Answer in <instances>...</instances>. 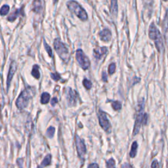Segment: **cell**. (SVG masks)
<instances>
[{"instance_id": "6da1fadb", "label": "cell", "mask_w": 168, "mask_h": 168, "mask_svg": "<svg viewBox=\"0 0 168 168\" xmlns=\"http://www.w3.org/2000/svg\"><path fill=\"white\" fill-rule=\"evenodd\" d=\"M35 95V89L33 87H28L26 89H24L23 91H22L21 93L18 97L17 101L16 102V105L19 109H24L26 108L29 103V101L31 98L34 96Z\"/></svg>"}, {"instance_id": "7a4b0ae2", "label": "cell", "mask_w": 168, "mask_h": 168, "mask_svg": "<svg viewBox=\"0 0 168 168\" xmlns=\"http://www.w3.org/2000/svg\"><path fill=\"white\" fill-rule=\"evenodd\" d=\"M54 49L60 58L62 59L65 62L68 63L70 60V54L69 51L68 50L67 47L66 45L61 42V40L58 38L54 40Z\"/></svg>"}, {"instance_id": "3957f363", "label": "cell", "mask_w": 168, "mask_h": 168, "mask_svg": "<svg viewBox=\"0 0 168 168\" xmlns=\"http://www.w3.org/2000/svg\"><path fill=\"white\" fill-rule=\"evenodd\" d=\"M67 7L72 13H74L79 19L83 21L87 20V14L86 11L81 7L78 2L75 1H70L67 3Z\"/></svg>"}, {"instance_id": "277c9868", "label": "cell", "mask_w": 168, "mask_h": 168, "mask_svg": "<svg viewBox=\"0 0 168 168\" xmlns=\"http://www.w3.org/2000/svg\"><path fill=\"white\" fill-rule=\"evenodd\" d=\"M144 109V103L143 101H142V103L139 104V111L136 118V121L135 124V128L133 129V135H136L138 133L142 124L146 125L147 123V120H148V116L146 114H143Z\"/></svg>"}, {"instance_id": "5b68a950", "label": "cell", "mask_w": 168, "mask_h": 168, "mask_svg": "<svg viewBox=\"0 0 168 168\" xmlns=\"http://www.w3.org/2000/svg\"><path fill=\"white\" fill-rule=\"evenodd\" d=\"M149 38L155 42L156 48L159 51H162L163 48V40L162 36L158 29L154 23H152L149 28Z\"/></svg>"}, {"instance_id": "8992f818", "label": "cell", "mask_w": 168, "mask_h": 168, "mask_svg": "<svg viewBox=\"0 0 168 168\" xmlns=\"http://www.w3.org/2000/svg\"><path fill=\"white\" fill-rule=\"evenodd\" d=\"M76 57L79 66H80L83 70H87L89 69L90 66V61L89 60V58H87V56H86L85 55V54L83 53L82 50H77L76 53Z\"/></svg>"}, {"instance_id": "52a82bcc", "label": "cell", "mask_w": 168, "mask_h": 168, "mask_svg": "<svg viewBox=\"0 0 168 168\" xmlns=\"http://www.w3.org/2000/svg\"><path fill=\"white\" fill-rule=\"evenodd\" d=\"M75 140H76V149H77V152H78L79 157L80 158L81 160H83L84 156H85L86 154L85 145V144H84L83 140L81 139V138L79 137L78 135H76Z\"/></svg>"}, {"instance_id": "ba28073f", "label": "cell", "mask_w": 168, "mask_h": 168, "mask_svg": "<svg viewBox=\"0 0 168 168\" xmlns=\"http://www.w3.org/2000/svg\"><path fill=\"white\" fill-rule=\"evenodd\" d=\"M99 124L101 125V128H103L106 132H110V124L109 120L107 118V116L103 112H100L99 114Z\"/></svg>"}, {"instance_id": "9c48e42d", "label": "cell", "mask_w": 168, "mask_h": 168, "mask_svg": "<svg viewBox=\"0 0 168 168\" xmlns=\"http://www.w3.org/2000/svg\"><path fill=\"white\" fill-rule=\"evenodd\" d=\"M77 94L76 92L74 91L73 90L70 88H68L67 91V99L69 103V105L74 106L76 103V99H77Z\"/></svg>"}, {"instance_id": "30bf717a", "label": "cell", "mask_w": 168, "mask_h": 168, "mask_svg": "<svg viewBox=\"0 0 168 168\" xmlns=\"http://www.w3.org/2000/svg\"><path fill=\"white\" fill-rule=\"evenodd\" d=\"M16 70H17V64L15 61H13L11 63L10 65V69L9 71L8 76H7V90L10 86L11 81L12 80V78L13 76H14V74L15 73Z\"/></svg>"}, {"instance_id": "8fae6325", "label": "cell", "mask_w": 168, "mask_h": 168, "mask_svg": "<svg viewBox=\"0 0 168 168\" xmlns=\"http://www.w3.org/2000/svg\"><path fill=\"white\" fill-rule=\"evenodd\" d=\"M99 36L101 40H103V42H109L112 38V34L108 29H104L99 33Z\"/></svg>"}, {"instance_id": "7c38bea8", "label": "cell", "mask_w": 168, "mask_h": 168, "mask_svg": "<svg viewBox=\"0 0 168 168\" xmlns=\"http://www.w3.org/2000/svg\"><path fill=\"white\" fill-rule=\"evenodd\" d=\"M107 51L108 49L106 47H101V48L100 49L97 48L94 50V56H95V58H97V59H101L102 56H103V54H106Z\"/></svg>"}, {"instance_id": "4fadbf2b", "label": "cell", "mask_w": 168, "mask_h": 168, "mask_svg": "<svg viewBox=\"0 0 168 168\" xmlns=\"http://www.w3.org/2000/svg\"><path fill=\"white\" fill-rule=\"evenodd\" d=\"M110 11L112 15H116L118 13V0H111Z\"/></svg>"}, {"instance_id": "5bb4252c", "label": "cell", "mask_w": 168, "mask_h": 168, "mask_svg": "<svg viewBox=\"0 0 168 168\" xmlns=\"http://www.w3.org/2000/svg\"><path fill=\"white\" fill-rule=\"evenodd\" d=\"M21 11H22V9H20L16 10L15 12H13V13H11V14L8 17V20H9V21H11V22L14 21V20L16 19H17V17H18V15H20V14H21Z\"/></svg>"}, {"instance_id": "9a60e30c", "label": "cell", "mask_w": 168, "mask_h": 168, "mask_svg": "<svg viewBox=\"0 0 168 168\" xmlns=\"http://www.w3.org/2000/svg\"><path fill=\"white\" fill-rule=\"evenodd\" d=\"M137 147L138 144L137 142L135 141L132 144V146H131V149L130 151V154H129V156H130L131 158H135L136 154H137Z\"/></svg>"}, {"instance_id": "2e32d148", "label": "cell", "mask_w": 168, "mask_h": 168, "mask_svg": "<svg viewBox=\"0 0 168 168\" xmlns=\"http://www.w3.org/2000/svg\"><path fill=\"white\" fill-rule=\"evenodd\" d=\"M51 156L50 155V154H48V155L45 156V158H44V160H43L42 163H41V165L40 167H44L47 166V165H49L50 164V163H51Z\"/></svg>"}, {"instance_id": "e0dca14e", "label": "cell", "mask_w": 168, "mask_h": 168, "mask_svg": "<svg viewBox=\"0 0 168 168\" xmlns=\"http://www.w3.org/2000/svg\"><path fill=\"white\" fill-rule=\"evenodd\" d=\"M32 75L36 79H39L40 77V72H39V67L38 65H34L33 67L32 71Z\"/></svg>"}, {"instance_id": "ac0fdd59", "label": "cell", "mask_w": 168, "mask_h": 168, "mask_svg": "<svg viewBox=\"0 0 168 168\" xmlns=\"http://www.w3.org/2000/svg\"><path fill=\"white\" fill-rule=\"evenodd\" d=\"M50 100V95L47 93H44L41 96V103L47 104Z\"/></svg>"}, {"instance_id": "d6986e66", "label": "cell", "mask_w": 168, "mask_h": 168, "mask_svg": "<svg viewBox=\"0 0 168 168\" xmlns=\"http://www.w3.org/2000/svg\"><path fill=\"white\" fill-rule=\"evenodd\" d=\"M33 10L36 12H39L42 8V3L40 0H34L33 2Z\"/></svg>"}, {"instance_id": "ffe728a7", "label": "cell", "mask_w": 168, "mask_h": 168, "mask_svg": "<svg viewBox=\"0 0 168 168\" xmlns=\"http://www.w3.org/2000/svg\"><path fill=\"white\" fill-rule=\"evenodd\" d=\"M9 11V6L7 5H3L0 9V15L2 16H4L7 14Z\"/></svg>"}, {"instance_id": "44dd1931", "label": "cell", "mask_w": 168, "mask_h": 168, "mask_svg": "<svg viewBox=\"0 0 168 168\" xmlns=\"http://www.w3.org/2000/svg\"><path fill=\"white\" fill-rule=\"evenodd\" d=\"M112 108L114 109L115 110H120L122 108V104L119 101H114L112 103Z\"/></svg>"}, {"instance_id": "7402d4cb", "label": "cell", "mask_w": 168, "mask_h": 168, "mask_svg": "<svg viewBox=\"0 0 168 168\" xmlns=\"http://www.w3.org/2000/svg\"><path fill=\"white\" fill-rule=\"evenodd\" d=\"M54 131H55V129H54L53 127H49L47 131V137H48L49 138L53 137V135H54Z\"/></svg>"}, {"instance_id": "603a6c76", "label": "cell", "mask_w": 168, "mask_h": 168, "mask_svg": "<svg viewBox=\"0 0 168 168\" xmlns=\"http://www.w3.org/2000/svg\"><path fill=\"white\" fill-rule=\"evenodd\" d=\"M83 84L84 87H85L87 89H90L92 87L91 82L89 80H88V79H83Z\"/></svg>"}, {"instance_id": "cb8c5ba5", "label": "cell", "mask_w": 168, "mask_h": 168, "mask_svg": "<svg viewBox=\"0 0 168 168\" xmlns=\"http://www.w3.org/2000/svg\"><path fill=\"white\" fill-rule=\"evenodd\" d=\"M115 166V161L114 159L111 158L106 162V167H114Z\"/></svg>"}, {"instance_id": "d4e9b609", "label": "cell", "mask_w": 168, "mask_h": 168, "mask_svg": "<svg viewBox=\"0 0 168 168\" xmlns=\"http://www.w3.org/2000/svg\"><path fill=\"white\" fill-rule=\"evenodd\" d=\"M44 44L45 49V50H46V51H47V53H48L49 55L50 56H53V53H52V50H51V47H50L49 45H47V44H46V42H44Z\"/></svg>"}, {"instance_id": "484cf974", "label": "cell", "mask_w": 168, "mask_h": 168, "mask_svg": "<svg viewBox=\"0 0 168 168\" xmlns=\"http://www.w3.org/2000/svg\"><path fill=\"white\" fill-rule=\"evenodd\" d=\"M116 70V65L114 63H112L110 66H109V69H108V72L110 74H112L114 73Z\"/></svg>"}, {"instance_id": "4316f807", "label": "cell", "mask_w": 168, "mask_h": 168, "mask_svg": "<svg viewBox=\"0 0 168 168\" xmlns=\"http://www.w3.org/2000/svg\"><path fill=\"white\" fill-rule=\"evenodd\" d=\"M51 78H53L54 81H58L60 79V75L57 73H51Z\"/></svg>"}, {"instance_id": "83f0119b", "label": "cell", "mask_w": 168, "mask_h": 168, "mask_svg": "<svg viewBox=\"0 0 168 168\" xmlns=\"http://www.w3.org/2000/svg\"><path fill=\"white\" fill-rule=\"evenodd\" d=\"M102 78H103V80L104 81H107V79H108V77H107V74L105 72H103V74H102Z\"/></svg>"}, {"instance_id": "f1b7e54d", "label": "cell", "mask_w": 168, "mask_h": 168, "mask_svg": "<svg viewBox=\"0 0 168 168\" xmlns=\"http://www.w3.org/2000/svg\"><path fill=\"white\" fill-rule=\"evenodd\" d=\"M57 103H58V100H57V99L55 98V97L52 99L51 101V103L52 106H54V105H55V104H56Z\"/></svg>"}, {"instance_id": "f546056e", "label": "cell", "mask_w": 168, "mask_h": 168, "mask_svg": "<svg viewBox=\"0 0 168 168\" xmlns=\"http://www.w3.org/2000/svg\"><path fill=\"white\" fill-rule=\"evenodd\" d=\"M152 167H159V165H158V161L157 160H154V162L152 163V165H151Z\"/></svg>"}, {"instance_id": "4dcf8cb0", "label": "cell", "mask_w": 168, "mask_h": 168, "mask_svg": "<svg viewBox=\"0 0 168 168\" xmlns=\"http://www.w3.org/2000/svg\"><path fill=\"white\" fill-rule=\"evenodd\" d=\"M88 167H99V165L97 163H93V164L89 165Z\"/></svg>"}, {"instance_id": "1f68e13d", "label": "cell", "mask_w": 168, "mask_h": 168, "mask_svg": "<svg viewBox=\"0 0 168 168\" xmlns=\"http://www.w3.org/2000/svg\"><path fill=\"white\" fill-rule=\"evenodd\" d=\"M122 167H131V165H122Z\"/></svg>"}, {"instance_id": "d6a6232c", "label": "cell", "mask_w": 168, "mask_h": 168, "mask_svg": "<svg viewBox=\"0 0 168 168\" xmlns=\"http://www.w3.org/2000/svg\"><path fill=\"white\" fill-rule=\"evenodd\" d=\"M163 1H167V0H163Z\"/></svg>"}, {"instance_id": "836d02e7", "label": "cell", "mask_w": 168, "mask_h": 168, "mask_svg": "<svg viewBox=\"0 0 168 168\" xmlns=\"http://www.w3.org/2000/svg\"><path fill=\"white\" fill-rule=\"evenodd\" d=\"M0 130H1V127H0Z\"/></svg>"}]
</instances>
